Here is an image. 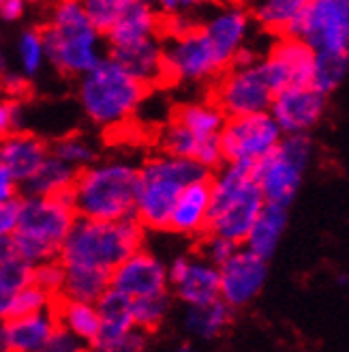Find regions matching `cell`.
Masks as SVG:
<instances>
[{
    "label": "cell",
    "instance_id": "33",
    "mask_svg": "<svg viewBox=\"0 0 349 352\" xmlns=\"http://www.w3.org/2000/svg\"><path fill=\"white\" fill-rule=\"evenodd\" d=\"M347 69H349V54H343V52H315L309 84L328 97L345 82Z\"/></svg>",
    "mask_w": 349,
    "mask_h": 352
},
{
    "label": "cell",
    "instance_id": "4",
    "mask_svg": "<svg viewBox=\"0 0 349 352\" xmlns=\"http://www.w3.org/2000/svg\"><path fill=\"white\" fill-rule=\"evenodd\" d=\"M43 32L47 63L64 76H84L103 56V34L93 26L80 0H58Z\"/></svg>",
    "mask_w": 349,
    "mask_h": 352
},
{
    "label": "cell",
    "instance_id": "13",
    "mask_svg": "<svg viewBox=\"0 0 349 352\" xmlns=\"http://www.w3.org/2000/svg\"><path fill=\"white\" fill-rule=\"evenodd\" d=\"M219 298L232 309L244 307L259 296L268 281V260L238 245L236 252L219 264Z\"/></svg>",
    "mask_w": 349,
    "mask_h": 352
},
{
    "label": "cell",
    "instance_id": "43",
    "mask_svg": "<svg viewBox=\"0 0 349 352\" xmlns=\"http://www.w3.org/2000/svg\"><path fill=\"white\" fill-rule=\"evenodd\" d=\"M37 352H88V346L62 327H56Z\"/></svg>",
    "mask_w": 349,
    "mask_h": 352
},
{
    "label": "cell",
    "instance_id": "8",
    "mask_svg": "<svg viewBox=\"0 0 349 352\" xmlns=\"http://www.w3.org/2000/svg\"><path fill=\"white\" fill-rule=\"evenodd\" d=\"M313 160V142L309 133L283 135L281 142L266 157L251 166L253 181L270 204L289 206L302 187L304 172Z\"/></svg>",
    "mask_w": 349,
    "mask_h": 352
},
{
    "label": "cell",
    "instance_id": "28",
    "mask_svg": "<svg viewBox=\"0 0 349 352\" xmlns=\"http://www.w3.org/2000/svg\"><path fill=\"white\" fill-rule=\"evenodd\" d=\"M75 176L77 170L67 166L58 157L49 153L22 187L26 196H64V193L71 191Z\"/></svg>",
    "mask_w": 349,
    "mask_h": 352
},
{
    "label": "cell",
    "instance_id": "40",
    "mask_svg": "<svg viewBox=\"0 0 349 352\" xmlns=\"http://www.w3.org/2000/svg\"><path fill=\"white\" fill-rule=\"evenodd\" d=\"M0 279H3L13 292H17L32 281V264L13 256L7 262L0 264Z\"/></svg>",
    "mask_w": 349,
    "mask_h": 352
},
{
    "label": "cell",
    "instance_id": "46",
    "mask_svg": "<svg viewBox=\"0 0 349 352\" xmlns=\"http://www.w3.org/2000/svg\"><path fill=\"white\" fill-rule=\"evenodd\" d=\"M17 215H20V198L0 204V239L13 236L15 226H17Z\"/></svg>",
    "mask_w": 349,
    "mask_h": 352
},
{
    "label": "cell",
    "instance_id": "58",
    "mask_svg": "<svg viewBox=\"0 0 349 352\" xmlns=\"http://www.w3.org/2000/svg\"><path fill=\"white\" fill-rule=\"evenodd\" d=\"M230 3H236V0H230Z\"/></svg>",
    "mask_w": 349,
    "mask_h": 352
},
{
    "label": "cell",
    "instance_id": "12",
    "mask_svg": "<svg viewBox=\"0 0 349 352\" xmlns=\"http://www.w3.org/2000/svg\"><path fill=\"white\" fill-rule=\"evenodd\" d=\"M289 37L315 52H349V0H306Z\"/></svg>",
    "mask_w": 349,
    "mask_h": 352
},
{
    "label": "cell",
    "instance_id": "52",
    "mask_svg": "<svg viewBox=\"0 0 349 352\" xmlns=\"http://www.w3.org/2000/svg\"><path fill=\"white\" fill-rule=\"evenodd\" d=\"M202 5H206V0H180V11H178V15H184V13L195 11V9H200ZM171 17H173V15H171Z\"/></svg>",
    "mask_w": 349,
    "mask_h": 352
},
{
    "label": "cell",
    "instance_id": "37",
    "mask_svg": "<svg viewBox=\"0 0 349 352\" xmlns=\"http://www.w3.org/2000/svg\"><path fill=\"white\" fill-rule=\"evenodd\" d=\"M54 301H56V296H51L49 292H45L43 288H39L37 284L30 281V284H26L24 288H20L13 294L11 307H9V318L47 311L54 307Z\"/></svg>",
    "mask_w": 349,
    "mask_h": 352
},
{
    "label": "cell",
    "instance_id": "47",
    "mask_svg": "<svg viewBox=\"0 0 349 352\" xmlns=\"http://www.w3.org/2000/svg\"><path fill=\"white\" fill-rule=\"evenodd\" d=\"M17 198H20V183L13 179V174L5 166H0V204Z\"/></svg>",
    "mask_w": 349,
    "mask_h": 352
},
{
    "label": "cell",
    "instance_id": "49",
    "mask_svg": "<svg viewBox=\"0 0 349 352\" xmlns=\"http://www.w3.org/2000/svg\"><path fill=\"white\" fill-rule=\"evenodd\" d=\"M148 3L156 9V13L159 15H178L180 11V0H148Z\"/></svg>",
    "mask_w": 349,
    "mask_h": 352
},
{
    "label": "cell",
    "instance_id": "1",
    "mask_svg": "<svg viewBox=\"0 0 349 352\" xmlns=\"http://www.w3.org/2000/svg\"><path fill=\"white\" fill-rule=\"evenodd\" d=\"M139 166L122 157L93 162L77 172L69 191L77 217L116 221L133 217Z\"/></svg>",
    "mask_w": 349,
    "mask_h": 352
},
{
    "label": "cell",
    "instance_id": "50",
    "mask_svg": "<svg viewBox=\"0 0 349 352\" xmlns=\"http://www.w3.org/2000/svg\"><path fill=\"white\" fill-rule=\"evenodd\" d=\"M13 290L0 279V322L9 318V307H11V298H13Z\"/></svg>",
    "mask_w": 349,
    "mask_h": 352
},
{
    "label": "cell",
    "instance_id": "6",
    "mask_svg": "<svg viewBox=\"0 0 349 352\" xmlns=\"http://www.w3.org/2000/svg\"><path fill=\"white\" fill-rule=\"evenodd\" d=\"M77 213L71 196H24L20 198V215L11 236L15 256L32 267L43 260L58 258L60 245L71 230Z\"/></svg>",
    "mask_w": 349,
    "mask_h": 352
},
{
    "label": "cell",
    "instance_id": "3",
    "mask_svg": "<svg viewBox=\"0 0 349 352\" xmlns=\"http://www.w3.org/2000/svg\"><path fill=\"white\" fill-rule=\"evenodd\" d=\"M148 86L135 80L112 56H103L80 76L77 97L84 114L103 129L122 127L144 103Z\"/></svg>",
    "mask_w": 349,
    "mask_h": 352
},
{
    "label": "cell",
    "instance_id": "29",
    "mask_svg": "<svg viewBox=\"0 0 349 352\" xmlns=\"http://www.w3.org/2000/svg\"><path fill=\"white\" fill-rule=\"evenodd\" d=\"M232 311L234 309L225 301H221V298H215V301L202 305H186L182 324L184 331L191 333V336H195L200 340H215L230 327Z\"/></svg>",
    "mask_w": 349,
    "mask_h": 352
},
{
    "label": "cell",
    "instance_id": "10",
    "mask_svg": "<svg viewBox=\"0 0 349 352\" xmlns=\"http://www.w3.org/2000/svg\"><path fill=\"white\" fill-rule=\"evenodd\" d=\"M283 131L276 125L270 112H255L244 116H232L225 120L219 144L223 153V164L253 166L261 157L281 142Z\"/></svg>",
    "mask_w": 349,
    "mask_h": 352
},
{
    "label": "cell",
    "instance_id": "53",
    "mask_svg": "<svg viewBox=\"0 0 349 352\" xmlns=\"http://www.w3.org/2000/svg\"><path fill=\"white\" fill-rule=\"evenodd\" d=\"M0 352H11V350H9V338H7L5 320L0 322Z\"/></svg>",
    "mask_w": 349,
    "mask_h": 352
},
{
    "label": "cell",
    "instance_id": "36",
    "mask_svg": "<svg viewBox=\"0 0 349 352\" xmlns=\"http://www.w3.org/2000/svg\"><path fill=\"white\" fill-rule=\"evenodd\" d=\"M49 153L77 172L97 162V146L86 135H77V133L60 138Z\"/></svg>",
    "mask_w": 349,
    "mask_h": 352
},
{
    "label": "cell",
    "instance_id": "17",
    "mask_svg": "<svg viewBox=\"0 0 349 352\" xmlns=\"http://www.w3.org/2000/svg\"><path fill=\"white\" fill-rule=\"evenodd\" d=\"M167 286L184 305H202L219 298V269L202 256H178L167 267Z\"/></svg>",
    "mask_w": 349,
    "mask_h": 352
},
{
    "label": "cell",
    "instance_id": "20",
    "mask_svg": "<svg viewBox=\"0 0 349 352\" xmlns=\"http://www.w3.org/2000/svg\"><path fill=\"white\" fill-rule=\"evenodd\" d=\"M47 155L49 148L43 140L22 129L0 140V166H5L20 185L30 179Z\"/></svg>",
    "mask_w": 349,
    "mask_h": 352
},
{
    "label": "cell",
    "instance_id": "11",
    "mask_svg": "<svg viewBox=\"0 0 349 352\" xmlns=\"http://www.w3.org/2000/svg\"><path fill=\"white\" fill-rule=\"evenodd\" d=\"M274 91L259 67V58L253 63H232L219 76L215 88V103L225 116H244L255 112H268Z\"/></svg>",
    "mask_w": 349,
    "mask_h": 352
},
{
    "label": "cell",
    "instance_id": "44",
    "mask_svg": "<svg viewBox=\"0 0 349 352\" xmlns=\"http://www.w3.org/2000/svg\"><path fill=\"white\" fill-rule=\"evenodd\" d=\"M0 88L9 99H20L28 93V78L20 72H5L0 76Z\"/></svg>",
    "mask_w": 349,
    "mask_h": 352
},
{
    "label": "cell",
    "instance_id": "27",
    "mask_svg": "<svg viewBox=\"0 0 349 352\" xmlns=\"http://www.w3.org/2000/svg\"><path fill=\"white\" fill-rule=\"evenodd\" d=\"M54 316L58 327L75 336L86 346H95L99 338V311L95 303L88 301H75V298L56 296L54 301Z\"/></svg>",
    "mask_w": 349,
    "mask_h": 352
},
{
    "label": "cell",
    "instance_id": "35",
    "mask_svg": "<svg viewBox=\"0 0 349 352\" xmlns=\"http://www.w3.org/2000/svg\"><path fill=\"white\" fill-rule=\"evenodd\" d=\"M17 52V65H20V74L26 78H34L41 74L43 65L47 63L45 54V41H43V32L37 28H26L20 32L15 43Z\"/></svg>",
    "mask_w": 349,
    "mask_h": 352
},
{
    "label": "cell",
    "instance_id": "25",
    "mask_svg": "<svg viewBox=\"0 0 349 352\" xmlns=\"http://www.w3.org/2000/svg\"><path fill=\"white\" fill-rule=\"evenodd\" d=\"M287 219H289L287 206L266 202L261 206L259 215L255 217L251 230L242 245L247 250H251L253 254H257L259 258L270 260L287 230Z\"/></svg>",
    "mask_w": 349,
    "mask_h": 352
},
{
    "label": "cell",
    "instance_id": "22",
    "mask_svg": "<svg viewBox=\"0 0 349 352\" xmlns=\"http://www.w3.org/2000/svg\"><path fill=\"white\" fill-rule=\"evenodd\" d=\"M161 26V17L148 0H135V3L122 13L116 24L106 32L110 50L125 47L137 41L156 37Z\"/></svg>",
    "mask_w": 349,
    "mask_h": 352
},
{
    "label": "cell",
    "instance_id": "16",
    "mask_svg": "<svg viewBox=\"0 0 349 352\" xmlns=\"http://www.w3.org/2000/svg\"><path fill=\"white\" fill-rule=\"evenodd\" d=\"M110 288L127 294L129 298L163 292L169 288L167 267L154 254L139 248L112 269Z\"/></svg>",
    "mask_w": 349,
    "mask_h": 352
},
{
    "label": "cell",
    "instance_id": "59",
    "mask_svg": "<svg viewBox=\"0 0 349 352\" xmlns=\"http://www.w3.org/2000/svg\"><path fill=\"white\" fill-rule=\"evenodd\" d=\"M0 3H3V0H0Z\"/></svg>",
    "mask_w": 349,
    "mask_h": 352
},
{
    "label": "cell",
    "instance_id": "18",
    "mask_svg": "<svg viewBox=\"0 0 349 352\" xmlns=\"http://www.w3.org/2000/svg\"><path fill=\"white\" fill-rule=\"evenodd\" d=\"M253 17L251 13L240 7L238 3L223 5L215 9L206 20L200 24V30L208 37L217 50V54L225 60V65H232L238 52L247 45L251 34Z\"/></svg>",
    "mask_w": 349,
    "mask_h": 352
},
{
    "label": "cell",
    "instance_id": "7",
    "mask_svg": "<svg viewBox=\"0 0 349 352\" xmlns=\"http://www.w3.org/2000/svg\"><path fill=\"white\" fill-rule=\"evenodd\" d=\"M264 204L266 200L253 181L251 166L221 164L217 174H210L208 232L242 245Z\"/></svg>",
    "mask_w": 349,
    "mask_h": 352
},
{
    "label": "cell",
    "instance_id": "21",
    "mask_svg": "<svg viewBox=\"0 0 349 352\" xmlns=\"http://www.w3.org/2000/svg\"><path fill=\"white\" fill-rule=\"evenodd\" d=\"M161 146H163V153L195 160L197 164H202L206 170H210V172L223 164L219 138L202 140V138L191 133L186 127H182L180 122L173 120V118L161 131Z\"/></svg>",
    "mask_w": 349,
    "mask_h": 352
},
{
    "label": "cell",
    "instance_id": "19",
    "mask_svg": "<svg viewBox=\"0 0 349 352\" xmlns=\"http://www.w3.org/2000/svg\"><path fill=\"white\" fill-rule=\"evenodd\" d=\"M208 219H210V176L182 187L173 202L167 230L182 236H200L208 232Z\"/></svg>",
    "mask_w": 349,
    "mask_h": 352
},
{
    "label": "cell",
    "instance_id": "45",
    "mask_svg": "<svg viewBox=\"0 0 349 352\" xmlns=\"http://www.w3.org/2000/svg\"><path fill=\"white\" fill-rule=\"evenodd\" d=\"M146 336H148V333H144L142 329L135 327L133 331H129L127 336H122L110 348H114L116 352H146V344H148Z\"/></svg>",
    "mask_w": 349,
    "mask_h": 352
},
{
    "label": "cell",
    "instance_id": "9",
    "mask_svg": "<svg viewBox=\"0 0 349 352\" xmlns=\"http://www.w3.org/2000/svg\"><path fill=\"white\" fill-rule=\"evenodd\" d=\"M228 65L217 54L200 26L171 30L163 43V80L178 84H202L219 78Z\"/></svg>",
    "mask_w": 349,
    "mask_h": 352
},
{
    "label": "cell",
    "instance_id": "57",
    "mask_svg": "<svg viewBox=\"0 0 349 352\" xmlns=\"http://www.w3.org/2000/svg\"><path fill=\"white\" fill-rule=\"evenodd\" d=\"M26 3H41V0H26Z\"/></svg>",
    "mask_w": 349,
    "mask_h": 352
},
{
    "label": "cell",
    "instance_id": "15",
    "mask_svg": "<svg viewBox=\"0 0 349 352\" xmlns=\"http://www.w3.org/2000/svg\"><path fill=\"white\" fill-rule=\"evenodd\" d=\"M315 50L306 45L298 37L283 34L264 58H259V67L264 72L274 95L291 84H309Z\"/></svg>",
    "mask_w": 349,
    "mask_h": 352
},
{
    "label": "cell",
    "instance_id": "30",
    "mask_svg": "<svg viewBox=\"0 0 349 352\" xmlns=\"http://www.w3.org/2000/svg\"><path fill=\"white\" fill-rule=\"evenodd\" d=\"M173 120H178L193 135L202 140H210L221 135V129L225 127L228 116H225V112L215 101H193L178 108L176 114H173Z\"/></svg>",
    "mask_w": 349,
    "mask_h": 352
},
{
    "label": "cell",
    "instance_id": "26",
    "mask_svg": "<svg viewBox=\"0 0 349 352\" xmlns=\"http://www.w3.org/2000/svg\"><path fill=\"white\" fill-rule=\"evenodd\" d=\"M56 327L58 322H56L54 309L17 316V318H7L5 329L9 338V350L11 352H37Z\"/></svg>",
    "mask_w": 349,
    "mask_h": 352
},
{
    "label": "cell",
    "instance_id": "32",
    "mask_svg": "<svg viewBox=\"0 0 349 352\" xmlns=\"http://www.w3.org/2000/svg\"><path fill=\"white\" fill-rule=\"evenodd\" d=\"M306 0H255V22L276 34H287L300 17Z\"/></svg>",
    "mask_w": 349,
    "mask_h": 352
},
{
    "label": "cell",
    "instance_id": "5",
    "mask_svg": "<svg viewBox=\"0 0 349 352\" xmlns=\"http://www.w3.org/2000/svg\"><path fill=\"white\" fill-rule=\"evenodd\" d=\"M213 172L189 157L163 153L139 166L133 217L148 230H167L173 202L184 185L208 179Z\"/></svg>",
    "mask_w": 349,
    "mask_h": 352
},
{
    "label": "cell",
    "instance_id": "42",
    "mask_svg": "<svg viewBox=\"0 0 349 352\" xmlns=\"http://www.w3.org/2000/svg\"><path fill=\"white\" fill-rule=\"evenodd\" d=\"M22 127V103L20 99L0 97V140L20 131Z\"/></svg>",
    "mask_w": 349,
    "mask_h": 352
},
{
    "label": "cell",
    "instance_id": "48",
    "mask_svg": "<svg viewBox=\"0 0 349 352\" xmlns=\"http://www.w3.org/2000/svg\"><path fill=\"white\" fill-rule=\"evenodd\" d=\"M26 7H28L26 0H3V3H0V20L9 24L22 20Z\"/></svg>",
    "mask_w": 349,
    "mask_h": 352
},
{
    "label": "cell",
    "instance_id": "38",
    "mask_svg": "<svg viewBox=\"0 0 349 352\" xmlns=\"http://www.w3.org/2000/svg\"><path fill=\"white\" fill-rule=\"evenodd\" d=\"M80 3L86 15H88V20L93 22V26L101 34H106L135 0H80Z\"/></svg>",
    "mask_w": 349,
    "mask_h": 352
},
{
    "label": "cell",
    "instance_id": "2",
    "mask_svg": "<svg viewBox=\"0 0 349 352\" xmlns=\"http://www.w3.org/2000/svg\"><path fill=\"white\" fill-rule=\"evenodd\" d=\"M146 228L135 217L116 221L77 217L64 236L58 260L62 267H86L112 273L118 262L144 245Z\"/></svg>",
    "mask_w": 349,
    "mask_h": 352
},
{
    "label": "cell",
    "instance_id": "54",
    "mask_svg": "<svg viewBox=\"0 0 349 352\" xmlns=\"http://www.w3.org/2000/svg\"><path fill=\"white\" fill-rule=\"evenodd\" d=\"M91 352H116L110 346H91Z\"/></svg>",
    "mask_w": 349,
    "mask_h": 352
},
{
    "label": "cell",
    "instance_id": "31",
    "mask_svg": "<svg viewBox=\"0 0 349 352\" xmlns=\"http://www.w3.org/2000/svg\"><path fill=\"white\" fill-rule=\"evenodd\" d=\"M110 288V273L86 267H64V281L58 296L95 303Z\"/></svg>",
    "mask_w": 349,
    "mask_h": 352
},
{
    "label": "cell",
    "instance_id": "23",
    "mask_svg": "<svg viewBox=\"0 0 349 352\" xmlns=\"http://www.w3.org/2000/svg\"><path fill=\"white\" fill-rule=\"evenodd\" d=\"M110 56L146 86L163 80V41L156 37L110 50Z\"/></svg>",
    "mask_w": 349,
    "mask_h": 352
},
{
    "label": "cell",
    "instance_id": "51",
    "mask_svg": "<svg viewBox=\"0 0 349 352\" xmlns=\"http://www.w3.org/2000/svg\"><path fill=\"white\" fill-rule=\"evenodd\" d=\"M15 256V250H13V241L11 236H5V239H0V264L7 262L9 258Z\"/></svg>",
    "mask_w": 349,
    "mask_h": 352
},
{
    "label": "cell",
    "instance_id": "34",
    "mask_svg": "<svg viewBox=\"0 0 349 352\" xmlns=\"http://www.w3.org/2000/svg\"><path fill=\"white\" fill-rule=\"evenodd\" d=\"M131 303H133L135 327L142 329L144 333H152L165 322L167 314L171 309V296L167 290H163V292H156V294L131 298Z\"/></svg>",
    "mask_w": 349,
    "mask_h": 352
},
{
    "label": "cell",
    "instance_id": "39",
    "mask_svg": "<svg viewBox=\"0 0 349 352\" xmlns=\"http://www.w3.org/2000/svg\"><path fill=\"white\" fill-rule=\"evenodd\" d=\"M64 281V267L58 258H49L32 267V284H37L51 296H58Z\"/></svg>",
    "mask_w": 349,
    "mask_h": 352
},
{
    "label": "cell",
    "instance_id": "24",
    "mask_svg": "<svg viewBox=\"0 0 349 352\" xmlns=\"http://www.w3.org/2000/svg\"><path fill=\"white\" fill-rule=\"evenodd\" d=\"M99 311V338L95 346H112L122 336L135 329L133 322V303L127 294H122L114 288H108L97 301Z\"/></svg>",
    "mask_w": 349,
    "mask_h": 352
},
{
    "label": "cell",
    "instance_id": "55",
    "mask_svg": "<svg viewBox=\"0 0 349 352\" xmlns=\"http://www.w3.org/2000/svg\"><path fill=\"white\" fill-rule=\"evenodd\" d=\"M171 352H197L193 346H178L176 350H171Z\"/></svg>",
    "mask_w": 349,
    "mask_h": 352
},
{
    "label": "cell",
    "instance_id": "41",
    "mask_svg": "<svg viewBox=\"0 0 349 352\" xmlns=\"http://www.w3.org/2000/svg\"><path fill=\"white\" fill-rule=\"evenodd\" d=\"M238 245L228 241V239H223L219 234H213V232H208L202 241V250H200V256L208 262H213L215 267H219V264H223L225 260H228L234 252H236Z\"/></svg>",
    "mask_w": 349,
    "mask_h": 352
},
{
    "label": "cell",
    "instance_id": "56",
    "mask_svg": "<svg viewBox=\"0 0 349 352\" xmlns=\"http://www.w3.org/2000/svg\"><path fill=\"white\" fill-rule=\"evenodd\" d=\"M5 72H7V60L3 56V52H0V76H3Z\"/></svg>",
    "mask_w": 349,
    "mask_h": 352
},
{
    "label": "cell",
    "instance_id": "14",
    "mask_svg": "<svg viewBox=\"0 0 349 352\" xmlns=\"http://www.w3.org/2000/svg\"><path fill=\"white\" fill-rule=\"evenodd\" d=\"M268 112L281 127L283 135L309 133L326 114V95L311 84H291L272 97Z\"/></svg>",
    "mask_w": 349,
    "mask_h": 352
}]
</instances>
